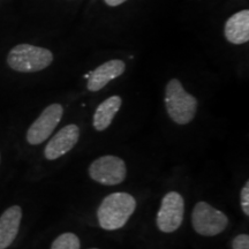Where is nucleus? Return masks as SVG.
Masks as SVG:
<instances>
[{"mask_svg":"<svg viewBox=\"0 0 249 249\" xmlns=\"http://www.w3.org/2000/svg\"><path fill=\"white\" fill-rule=\"evenodd\" d=\"M89 249H99V248H89Z\"/></svg>","mask_w":249,"mask_h":249,"instance_id":"17","label":"nucleus"},{"mask_svg":"<svg viewBox=\"0 0 249 249\" xmlns=\"http://www.w3.org/2000/svg\"><path fill=\"white\" fill-rule=\"evenodd\" d=\"M192 225L197 234L214 236L220 234L229 225V218L223 211L207 202H198L192 213Z\"/></svg>","mask_w":249,"mask_h":249,"instance_id":"4","label":"nucleus"},{"mask_svg":"<svg viewBox=\"0 0 249 249\" xmlns=\"http://www.w3.org/2000/svg\"><path fill=\"white\" fill-rule=\"evenodd\" d=\"M164 102L171 120L178 124H189L197 112L198 101L186 91L178 79H171L166 83Z\"/></svg>","mask_w":249,"mask_h":249,"instance_id":"2","label":"nucleus"},{"mask_svg":"<svg viewBox=\"0 0 249 249\" xmlns=\"http://www.w3.org/2000/svg\"><path fill=\"white\" fill-rule=\"evenodd\" d=\"M0 160H1V156H0Z\"/></svg>","mask_w":249,"mask_h":249,"instance_id":"18","label":"nucleus"},{"mask_svg":"<svg viewBox=\"0 0 249 249\" xmlns=\"http://www.w3.org/2000/svg\"><path fill=\"white\" fill-rule=\"evenodd\" d=\"M241 209L246 216H249V181H246L240 194Z\"/></svg>","mask_w":249,"mask_h":249,"instance_id":"14","label":"nucleus"},{"mask_svg":"<svg viewBox=\"0 0 249 249\" xmlns=\"http://www.w3.org/2000/svg\"><path fill=\"white\" fill-rule=\"evenodd\" d=\"M103 1H104L107 6H110V7H118V6L124 4V2L128 1V0H103Z\"/></svg>","mask_w":249,"mask_h":249,"instance_id":"16","label":"nucleus"},{"mask_svg":"<svg viewBox=\"0 0 249 249\" xmlns=\"http://www.w3.org/2000/svg\"><path fill=\"white\" fill-rule=\"evenodd\" d=\"M22 220V209L12 205L0 216V249H6L17 239Z\"/></svg>","mask_w":249,"mask_h":249,"instance_id":"11","label":"nucleus"},{"mask_svg":"<svg viewBox=\"0 0 249 249\" xmlns=\"http://www.w3.org/2000/svg\"><path fill=\"white\" fill-rule=\"evenodd\" d=\"M123 105V98L114 95L102 102L93 113V128L97 132L107 130L113 121L116 114L119 112Z\"/></svg>","mask_w":249,"mask_h":249,"instance_id":"12","label":"nucleus"},{"mask_svg":"<svg viewBox=\"0 0 249 249\" xmlns=\"http://www.w3.org/2000/svg\"><path fill=\"white\" fill-rule=\"evenodd\" d=\"M232 249H249V235L246 233L236 235L232 240Z\"/></svg>","mask_w":249,"mask_h":249,"instance_id":"15","label":"nucleus"},{"mask_svg":"<svg viewBox=\"0 0 249 249\" xmlns=\"http://www.w3.org/2000/svg\"><path fill=\"white\" fill-rule=\"evenodd\" d=\"M185 214V201L178 192H169L161 200L156 217L158 230L163 233H173L181 226Z\"/></svg>","mask_w":249,"mask_h":249,"instance_id":"6","label":"nucleus"},{"mask_svg":"<svg viewBox=\"0 0 249 249\" xmlns=\"http://www.w3.org/2000/svg\"><path fill=\"white\" fill-rule=\"evenodd\" d=\"M124 71H126V64L120 59H112L104 62L91 71L87 82V89L91 92H97L111 81L123 75Z\"/></svg>","mask_w":249,"mask_h":249,"instance_id":"9","label":"nucleus"},{"mask_svg":"<svg viewBox=\"0 0 249 249\" xmlns=\"http://www.w3.org/2000/svg\"><path fill=\"white\" fill-rule=\"evenodd\" d=\"M62 114H64V107H61V104L54 103L46 107L39 117L30 124L27 132L28 143L31 145H38L46 141L57 128Z\"/></svg>","mask_w":249,"mask_h":249,"instance_id":"7","label":"nucleus"},{"mask_svg":"<svg viewBox=\"0 0 249 249\" xmlns=\"http://www.w3.org/2000/svg\"><path fill=\"white\" fill-rule=\"evenodd\" d=\"M89 177L93 181L104 186H117L124 181L127 166L124 160L112 155L96 158L88 169Z\"/></svg>","mask_w":249,"mask_h":249,"instance_id":"5","label":"nucleus"},{"mask_svg":"<svg viewBox=\"0 0 249 249\" xmlns=\"http://www.w3.org/2000/svg\"><path fill=\"white\" fill-rule=\"evenodd\" d=\"M6 61L9 68L18 73H36L53 62V53L42 46L18 44L9 50Z\"/></svg>","mask_w":249,"mask_h":249,"instance_id":"3","label":"nucleus"},{"mask_svg":"<svg viewBox=\"0 0 249 249\" xmlns=\"http://www.w3.org/2000/svg\"><path fill=\"white\" fill-rule=\"evenodd\" d=\"M224 36L227 42L242 45L249 40V11L241 9L231 15L224 24Z\"/></svg>","mask_w":249,"mask_h":249,"instance_id":"10","label":"nucleus"},{"mask_svg":"<svg viewBox=\"0 0 249 249\" xmlns=\"http://www.w3.org/2000/svg\"><path fill=\"white\" fill-rule=\"evenodd\" d=\"M136 200L128 193L117 192L107 195L97 210L99 226L107 231H116L126 225L134 211Z\"/></svg>","mask_w":249,"mask_h":249,"instance_id":"1","label":"nucleus"},{"mask_svg":"<svg viewBox=\"0 0 249 249\" xmlns=\"http://www.w3.org/2000/svg\"><path fill=\"white\" fill-rule=\"evenodd\" d=\"M81 241L79 236L71 232L62 233L52 242L50 249H80Z\"/></svg>","mask_w":249,"mask_h":249,"instance_id":"13","label":"nucleus"},{"mask_svg":"<svg viewBox=\"0 0 249 249\" xmlns=\"http://www.w3.org/2000/svg\"><path fill=\"white\" fill-rule=\"evenodd\" d=\"M80 139V128L75 124L62 127L46 144L44 156L46 160H55L68 154Z\"/></svg>","mask_w":249,"mask_h":249,"instance_id":"8","label":"nucleus"}]
</instances>
